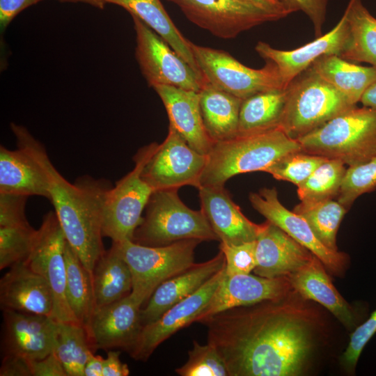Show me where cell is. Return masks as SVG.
<instances>
[{"instance_id":"cell-35","label":"cell","mask_w":376,"mask_h":376,"mask_svg":"<svg viewBox=\"0 0 376 376\" xmlns=\"http://www.w3.org/2000/svg\"><path fill=\"white\" fill-rule=\"evenodd\" d=\"M293 211L309 224L317 238L328 249L338 251L336 234L347 209L334 199L301 201Z\"/></svg>"},{"instance_id":"cell-42","label":"cell","mask_w":376,"mask_h":376,"mask_svg":"<svg viewBox=\"0 0 376 376\" xmlns=\"http://www.w3.org/2000/svg\"><path fill=\"white\" fill-rule=\"evenodd\" d=\"M376 333V310L351 334L348 345L341 356V363L350 374L354 370L364 347Z\"/></svg>"},{"instance_id":"cell-19","label":"cell","mask_w":376,"mask_h":376,"mask_svg":"<svg viewBox=\"0 0 376 376\" xmlns=\"http://www.w3.org/2000/svg\"><path fill=\"white\" fill-rule=\"evenodd\" d=\"M348 36V24L344 13L330 31L303 46L292 50H280L260 41L255 47L265 61H272L278 68L285 87L324 55L341 56Z\"/></svg>"},{"instance_id":"cell-6","label":"cell","mask_w":376,"mask_h":376,"mask_svg":"<svg viewBox=\"0 0 376 376\" xmlns=\"http://www.w3.org/2000/svg\"><path fill=\"white\" fill-rule=\"evenodd\" d=\"M287 88L288 97L279 128L295 140L356 107L311 68L295 77Z\"/></svg>"},{"instance_id":"cell-33","label":"cell","mask_w":376,"mask_h":376,"mask_svg":"<svg viewBox=\"0 0 376 376\" xmlns=\"http://www.w3.org/2000/svg\"><path fill=\"white\" fill-rule=\"evenodd\" d=\"M65 295L72 313L86 329L95 308L92 275L66 242Z\"/></svg>"},{"instance_id":"cell-3","label":"cell","mask_w":376,"mask_h":376,"mask_svg":"<svg viewBox=\"0 0 376 376\" xmlns=\"http://www.w3.org/2000/svg\"><path fill=\"white\" fill-rule=\"evenodd\" d=\"M300 150L299 142L290 138L279 127L214 142L207 155L200 187L224 185L238 174L265 172L285 155Z\"/></svg>"},{"instance_id":"cell-34","label":"cell","mask_w":376,"mask_h":376,"mask_svg":"<svg viewBox=\"0 0 376 376\" xmlns=\"http://www.w3.org/2000/svg\"><path fill=\"white\" fill-rule=\"evenodd\" d=\"M67 376H84L91 348L86 328L79 323L58 322L54 351Z\"/></svg>"},{"instance_id":"cell-20","label":"cell","mask_w":376,"mask_h":376,"mask_svg":"<svg viewBox=\"0 0 376 376\" xmlns=\"http://www.w3.org/2000/svg\"><path fill=\"white\" fill-rule=\"evenodd\" d=\"M256 242V266L253 272L265 278L289 276L314 256L267 220L261 224Z\"/></svg>"},{"instance_id":"cell-14","label":"cell","mask_w":376,"mask_h":376,"mask_svg":"<svg viewBox=\"0 0 376 376\" xmlns=\"http://www.w3.org/2000/svg\"><path fill=\"white\" fill-rule=\"evenodd\" d=\"M226 275L225 264L196 292L177 303L158 319L142 326L128 352L136 361H146L156 348L178 331L195 322Z\"/></svg>"},{"instance_id":"cell-48","label":"cell","mask_w":376,"mask_h":376,"mask_svg":"<svg viewBox=\"0 0 376 376\" xmlns=\"http://www.w3.org/2000/svg\"><path fill=\"white\" fill-rule=\"evenodd\" d=\"M275 15L279 19L293 13L281 0H235Z\"/></svg>"},{"instance_id":"cell-23","label":"cell","mask_w":376,"mask_h":376,"mask_svg":"<svg viewBox=\"0 0 376 376\" xmlns=\"http://www.w3.org/2000/svg\"><path fill=\"white\" fill-rule=\"evenodd\" d=\"M153 88L166 109L169 126L193 149L207 155L214 141L203 124L198 92L168 85Z\"/></svg>"},{"instance_id":"cell-25","label":"cell","mask_w":376,"mask_h":376,"mask_svg":"<svg viewBox=\"0 0 376 376\" xmlns=\"http://www.w3.org/2000/svg\"><path fill=\"white\" fill-rule=\"evenodd\" d=\"M288 277L293 290L304 299L322 305L347 329L355 327L359 320L356 311L338 292L324 265L315 255Z\"/></svg>"},{"instance_id":"cell-10","label":"cell","mask_w":376,"mask_h":376,"mask_svg":"<svg viewBox=\"0 0 376 376\" xmlns=\"http://www.w3.org/2000/svg\"><path fill=\"white\" fill-rule=\"evenodd\" d=\"M66 239L54 211L44 215L32 249L24 263L49 284L54 299V318L58 322L79 323L65 295Z\"/></svg>"},{"instance_id":"cell-17","label":"cell","mask_w":376,"mask_h":376,"mask_svg":"<svg viewBox=\"0 0 376 376\" xmlns=\"http://www.w3.org/2000/svg\"><path fill=\"white\" fill-rule=\"evenodd\" d=\"M292 290L288 276L265 278L250 274L231 276L225 275L194 322H200L232 308L281 299L288 296Z\"/></svg>"},{"instance_id":"cell-4","label":"cell","mask_w":376,"mask_h":376,"mask_svg":"<svg viewBox=\"0 0 376 376\" xmlns=\"http://www.w3.org/2000/svg\"><path fill=\"white\" fill-rule=\"evenodd\" d=\"M302 151L351 166L376 155V111L354 107L297 140Z\"/></svg>"},{"instance_id":"cell-15","label":"cell","mask_w":376,"mask_h":376,"mask_svg":"<svg viewBox=\"0 0 376 376\" xmlns=\"http://www.w3.org/2000/svg\"><path fill=\"white\" fill-rule=\"evenodd\" d=\"M249 198L257 212L308 249L331 273L338 274L344 269L347 262L346 254L327 248L305 219L288 210L280 202L276 188L260 189L258 192L250 193Z\"/></svg>"},{"instance_id":"cell-18","label":"cell","mask_w":376,"mask_h":376,"mask_svg":"<svg viewBox=\"0 0 376 376\" xmlns=\"http://www.w3.org/2000/svg\"><path fill=\"white\" fill-rule=\"evenodd\" d=\"M5 354L41 359L54 351L58 322L53 317L3 310Z\"/></svg>"},{"instance_id":"cell-2","label":"cell","mask_w":376,"mask_h":376,"mask_svg":"<svg viewBox=\"0 0 376 376\" xmlns=\"http://www.w3.org/2000/svg\"><path fill=\"white\" fill-rule=\"evenodd\" d=\"M17 148L25 151L44 174L51 201L67 242L92 275L104 252L102 238V208L107 190L104 179L88 175L68 182L55 168L43 145L24 126L12 123Z\"/></svg>"},{"instance_id":"cell-51","label":"cell","mask_w":376,"mask_h":376,"mask_svg":"<svg viewBox=\"0 0 376 376\" xmlns=\"http://www.w3.org/2000/svg\"><path fill=\"white\" fill-rule=\"evenodd\" d=\"M360 102L363 107L376 111V80L371 84L362 95Z\"/></svg>"},{"instance_id":"cell-5","label":"cell","mask_w":376,"mask_h":376,"mask_svg":"<svg viewBox=\"0 0 376 376\" xmlns=\"http://www.w3.org/2000/svg\"><path fill=\"white\" fill-rule=\"evenodd\" d=\"M178 190L152 192L132 241L148 246H165L189 239L219 241L202 210L188 207L180 198Z\"/></svg>"},{"instance_id":"cell-50","label":"cell","mask_w":376,"mask_h":376,"mask_svg":"<svg viewBox=\"0 0 376 376\" xmlns=\"http://www.w3.org/2000/svg\"><path fill=\"white\" fill-rule=\"evenodd\" d=\"M104 359L90 353L84 367V376H103Z\"/></svg>"},{"instance_id":"cell-32","label":"cell","mask_w":376,"mask_h":376,"mask_svg":"<svg viewBox=\"0 0 376 376\" xmlns=\"http://www.w3.org/2000/svg\"><path fill=\"white\" fill-rule=\"evenodd\" d=\"M348 36L341 57L353 62H364L376 67V18L361 0H350L344 12Z\"/></svg>"},{"instance_id":"cell-43","label":"cell","mask_w":376,"mask_h":376,"mask_svg":"<svg viewBox=\"0 0 376 376\" xmlns=\"http://www.w3.org/2000/svg\"><path fill=\"white\" fill-rule=\"evenodd\" d=\"M27 198L24 196L0 194V226L29 223L25 212Z\"/></svg>"},{"instance_id":"cell-7","label":"cell","mask_w":376,"mask_h":376,"mask_svg":"<svg viewBox=\"0 0 376 376\" xmlns=\"http://www.w3.org/2000/svg\"><path fill=\"white\" fill-rule=\"evenodd\" d=\"M201 242L189 239L161 246H143L132 240L116 242L132 274V296L143 305L160 284L194 263V251Z\"/></svg>"},{"instance_id":"cell-36","label":"cell","mask_w":376,"mask_h":376,"mask_svg":"<svg viewBox=\"0 0 376 376\" xmlns=\"http://www.w3.org/2000/svg\"><path fill=\"white\" fill-rule=\"evenodd\" d=\"M345 166L339 159H326L297 186L300 201L315 202L337 197L347 170Z\"/></svg>"},{"instance_id":"cell-52","label":"cell","mask_w":376,"mask_h":376,"mask_svg":"<svg viewBox=\"0 0 376 376\" xmlns=\"http://www.w3.org/2000/svg\"><path fill=\"white\" fill-rule=\"evenodd\" d=\"M58 1H63V2H82L85 3H88L100 9L104 8L106 4V2L104 1V0H58Z\"/></svg>"},{"instance_id":"cell-1","label":"cell","mask_w":376,"mask_h":376,"mask_svg":"<svg viewBox=\"0 0 376 376\" xmlns=\"http://www.w3.org/2000/svg\"><path fill=\"white\" fill-rule=\"evenodd\" d=\"M232 308L199 323L207 343L223 358L228 376H297L306 370L315 346L316 318L295 299Z\"/></svg>"},{"instance_id":"cell-46","label":"cell","mask_w":376,"mask_h":376,"mask_svg":"<svg viewBox=\"0 0 376 376\" xmlns=\"http://www.w3.org/2000/svg\"><path fill=\"white\" fill-rule=\"evenodd\" d=\"M42 0H0V28L3 32L23 10Z\"/></svg>"},{"instance_id":"cell-31","label":"cell","mask_w":376,"mask_h":376,"mask_svg":"<svg viewBox=\"0 0 376 376\" xmlns=\"http://www.w3.org/2000/svg\"><path fill=\"white\" fill-rule=\"evenodd\" d=\"M288 97V88L263 91L242 100L238 135L249 136L279 128Z\"/></svg>"},{"instance_id":"cell-40","label":"cell","mask_w":376,"mask_h":376,"mask_svg":"<svg viewBox=\"0 0 376 376\" xmlns=\"http://www.w3.org/2000/svg\"><path fill=\"white\" fill-rule=\"evenodd\" d=\"M187 361L175 369L180 376H228L226 365L217 348L194 341Z\"/></svg>"},{"instance_id":"cell-44","label":"cell","mask_w":376,"mask_h":376,"mask_svg":"<svg viewBox=\"0 0 376 376\" xmlns=\"http://www.w3.org/2000/svg\"><path fill=\"white\" fill-rule=\"evenodd\" d=\"M292 12L303 11L312 22L316 38L322 36L329 0H281Z\"/></svg>"},{"instance_id":"cell-49","label":"cell","mask_w":376,"mask_h":376,"mask_svg":"<svg viewBox=\"0 0 376 376\" xmlns=\"http://www.w3.org/2000/svg\"><path fill=\"white\" fill-rule=\"evenodd\" d=\"M120 351H108L104 359L103 376H127L128 366L120 359Z\"/></svg>"},{"instance_id":"cell-37","label":"cell","mask_w":376,"mask_h":376,"mask_svg":"<svg viewBox=\"0 0 376 376\" xmlns=\"http://www.w3.org/2000/svg\"><path fill=\"white\" fill-rule=\"evenodd\" d=\"M37 230L29 223L0 226V269L24 262L36 238Z\"/></svg>"},{"instance_id":"cell-38","label":"cell","mask_w":376,"mask_h":376,"mask_svg":"<svg viewBox=\"0 0 376 376\" xmlns=\"http://www.w3.org/2000/svg\"><path fill=\"white\" fill-rule=\"evenodd\" d=\"M376 189V155L347 168L337 201L347 210L360 196Z\"/></svg>"},{"instance_id":"cell-41","label":"cell","mask_w":376,"mask_h":376,"mask_svg":"<svg viewBox=\"0 0 376 376\" xmlns=\"http://www.w3.org/2000/svg\"><path fill=\"white\" fill-rule=\"evenodd\" d=\"M256 242L251 241L238 244L220 242L219 250L225 257L226 275L249 274L256 266Z\"/></svg>"},{"instance_id":"cell-26","label":"cell","mask_w":376,"mask_h":376,"mask_svg":"<svg viewBox=\"0 0 376 376\" xmlns=\"http://www.w3.org/2000/svg\"><path fill=\"white\" fill-rule=\"evenodd\" d=\"M0 194L49 198L48 184L38 166L22 149L0 146Z\"/></svg>"},{"instance_id":"cell-8","label":"cell","mask_w":376,"mask_h":376,"mask_svg":"<svg viewBox=\"0 0 376 376\" xmlns=\"http://www.w3.org/2000/svg\"><path fill=\"white\" fill-rule=\"evenodd\" d=\"M157 145L155 142L140 148L133 158L134 169L106 193L102 231L103 237L111 238L113 242L132 240L135 230L141 223L142 212L154 191L141 173Z\"/></svg>"},{"instance_id":"cell-24","label":"cell","mask_w":376,"mask_h":376,"mask_svg":"<svg viewBox=\"0 0 376 376\" xmlns=\"http://www.w3.org/2000/svg\"><path fill=\"white\" fill-rule=\"evenodd\" d=\"M224 264V255L219 250L210 260L194 263L183 272L160 284L147 300L146 306L141 308L142 326L154 322L173 306L196 292Z\"/></svg>"},{"instance_id":"cell-47","label":"cell","mask_w":376,"mask_h":376,"mask_svg":"<svg viewBox=\"0 0 376 376\" xmlns=\"http://www.w3.org/2000/svg\"><path fill=\"white\" fill-rule=\"evenodd\" d=\"M33 376H67V374L54 352L47 357L31 361Z\"/></svg>"},{"instance_id":"cell-12","label":"cell","mask_w":376,"mask_h":376,"mask_svg":"<svg viewBox=\"0 0 376 376\" xmlns=\"http://www.w3.org/2000/svg\"><path fill=\"white\" fill-rule=\"evenodd\" d=\"M207 160V155L193 149L169 126L166 139L146 163L141 176L154 191L186 185L198 189Z\"/></svg>"},{"instance_id":"cell-21","label":"cell","mask_w":376,"mask_h":376,"mask_svg":"<svg viewBox=\"0 0 376 376\" xmlns=\"http://www.w3.org/2000/svg\"><path fill=\"white\" fill-rule=\"evenodd\" d=\"M198 189L201 210L220 242L238 244L256 240L261 224L245 217L224 185L202 186Z\"/></svg>"},{"instance_id":"cell-30","label":"cell","mask_w":376,"mask_h":376,"mask_svg":"<svg viewBox=\"0 0 376 376\" xmlns=\"http://www.w3.org/2000/svg\"><path fill=\"white\" fill-rule=\"evenodd\" d=\"M95 308L118 301L132 290L130 267L121 255L117 243L113 242L97 261L92 272Z\"/></svg>"},{"instance_id":"cell-29","label":"cell","mask_w":376,"mask_h":376,"mask_svg":"<svg viewBox=\"0 0 376 376\" xmlns=\"http://www.w3.org/2000/svg\"><path fill=\"white\" fill-rule=\"evenodd\" d=\"M310 68L354 106L376 80V67L359 65L338 55L322 56Z\"/></svg>"},{"instance_id":"cell-13","label":"cell","mask_w":376,"mask_h":376,"mask_svg":"<svg viewBox=\"0 0 376 376\" xmlns=\"http://www.w3.org/2000/svg\"><path fill=\"white\" fill-rule=\"evenodd\" d=\"M185 17L216 37L231 39L263 23L279 20L274 15L235 0H167Z\"/></svg>"},{"instance_id":"cell-11","label":"cell","mask_w":376,"mask_h":376,"mask_svg":"<svg viewBox=\"0 0 376 376\" xmlns=\"http://www.w3.org/2000/svg\"><path fill=\"white\" fill-rule=\"evenodd\" d=\"M136 32V58L149 86H173L199 92L202 79L157 33L132 16Z\"/></svg>"},{"instance_id":"cell-28","label":"cell","mask_w":376,"mask_h":376,"mask_svg":"<svg viewBox=\"0 0 376 376\" xmlns=\"http://www.w3.org/2000/svg\"><path fill=\"white\" fill-rule=\"evenodd\" d=\"M198 93L203 124L210 138L218 142L237 136L242 100L207 81Z\"/></svg>"},{"instance_id":"cell-27","label":"cell","mask_w":376,"mask_h":376,"mask_svg":"<svg viewBox=\"0 0 376 376\" xmlns=\"http://www.w3.org/2000/svg\"><path fill=\"white\" fill-rule=\"evenodd\" d=\"M123 7L131 16L141 20L161 36L171 47L205 81L187 39L176 27L160 0H104Z\"/></svg>"},{"instance_id":"cell-45","label":"cell","mask_w":376,"mask_h":376,"mask_svg":"<svg viewBox=\"0 0 376 376\" xmlns=\"http://www.w3.org/2000/svg\"><path fill=\"white\" fill-rule=\"evenodd\" d=\"M31 361L15 354H5L2 360L1 376H33Z\"/></svg>"},{"instance_id":"cell-22","label":"cell","mask_w":376,"mask_h":376,"mask_svg":"<svg viewBox=\"0 0 376 376\" xmlns=\"http://www.w3.org/2000/svg\"><path fill=\"white\" fill-rule=\"evenodd\" d=\"M0 304L2 310L54 318V299L49 284L24 262L11 266L1 279Z\"/></svg>"},{"instance_id":"cell-16","label":"cell","mask_w":376,"mask_h":376,"mask_svg":"<svg viewBox=\"0 0 376 376\" xmlns=\"http://www.w3.org/2000/svg\"><path fill=\"white\" fill-rule=\"evenodd\" d=\"M142 305L131 295L95 308L86 329L93 352L120 348L127 352L134 345L142 328Z\"/></svg>"},{"instance_id":"cell-39","label":"cell","mask_w":376,"mask_h":376,"mask_svg":"<svg viewBox=\"0 0 376 376\" xmlns=\"http://www.w3.org/2000/svg\"><path fill=\"white\" fill-rule=\"evenodd\" d=\"M327 159L302 150L297 151L285 155L265 172L276 180L288 181L297 187Z\"/></svg>"},{"instance_id":"cell-9","label":"cell","mask_w":376,"mask_h":376,"mask_svg":"<svg viewBox=\"0 0 376 376\" xmlns=\"http://www.w3.org/2000/svg\"><path fill=\"white\" fill-rule=\"evenodd\" d=\"M191 47L205 81L242 100L258 93L287 88L272 61L266 60L262 68L253 69L224 50L192 42Z\"/></svg>"}]
</instances>
